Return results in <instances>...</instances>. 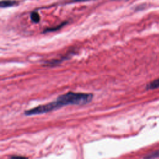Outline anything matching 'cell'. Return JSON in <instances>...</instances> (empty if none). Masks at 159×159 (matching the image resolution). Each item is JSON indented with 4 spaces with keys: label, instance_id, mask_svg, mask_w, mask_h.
Masks as SVG:
<instances>
[{
    "label": "cell",
    "instance_id": "6da1fadb",
    "mask_svg": "<svg viewBox=\"0 0 159 159\" xmlns=\"http://www.w3.org/2000/svg\"><path fill=\"white\" fill-rule=\"evenodd\" d=\"M93 98L91 93L68 92L59 96L55 101L58 109L66 105H83L89 103Z\"/></svg>",
    "mask_w": 159,
    "mask_h": 159
},
{
    "label": "cell",
    "instance_id": "7a4b0ae2",
    "mask_svg": "<svg viewBox=\"0 0 159 159\" xmlns=\"http://www.w3.org/2000/svg\"><path fill=\"white\" fill-rule=\"evenodd\" d=\"M17 4V2L14 0H2L0 2V6L1 7L5 8L13 6Z\"/></svg>",
    "mask_w": 159,
    "mask_h": 159
},
{
    "label": "cell",
    "instance_id": "3957f363",
    "mask_svg": "<svg viewBox=\"0 0 159 159\" xmlns=\"http://www.w3.org/2000/svg\"><path fill=\"white\" fill-rule=\"evenodd\" d=\"M159 88V78L151 81L146 86L147 89H154Z\"/></svg>",
    "mask_w": 159,
    "mask_h": 159
},
{
    "label": "cell",
    "instance_id": "277c9868",
    "mask_svg": "<svg viewBox=\"0 0 159 159\" xmlns=\"http://www.w3.org/2000/svg\"><path fill=\"white\" fill-rule=\"evenodd\" d=\"M159 158V150L152 152L145 155L143 159H156Z\"/></svg>",
    "mask_w": 159,
    "mask_h": 159
},
{
    "label": "cell",
    "instance_id": "5b68a950",
    "mask_svg": "<svg viewBox=\"0 0 159 159\" xmlns=\"http://www.w3.org/2000/svg\"><path fill=\"white\" fill-rule=\"evenodd\" d=\"M40 19V16L37 12L34 11L30 14V19L33 22H34V23L39 22Z\"/></svg>",
    "mask_w": 159,
    "mask_h": 159
},
{
    "label": "cell",
    "instance_id": "8992f818",
    "mask_svg": "<svg viewBox=\"0 0 159 159\" xmlns=\"http://www.w3.org/2000/svg\"><path fill=\"white\" fill-rule=\"evenodd\" d=\"M66 22H63L61 24H60L59 25L55 26V27H53L51 28H47L44 30V32H53V31H56L57 30H59L60 29H61Z\"/></svg>",
    "mask_w": 159,
    "mask_h": 159
},
{
    "label": "cell",
    "instance_id": "52a82bcc",
    "mask_svg": "<svg viewBox=\"0 0 159 159\" xmlns=\"http://www.w3.org/2000/svg\"><path fill=\"white\" fill-rule=\"evenodd\" d=\"M8 159H28V158L20 155H12L9 157Z\"/></svg>",
    "mask_w": 159,
    "mask_h": 159
},
{
    "label": "cell",
    "instance_id": "ba28073f",
    "mask_svg": "<svg viewBox=\"0 0 159 159\" xmlns=\"http://www.w3.org/2000/svg\"><path fill=\"white\" fill-rule=\"evenodd\" d=\"M89 0H71V2H81V1H87Z\"/></svg>",
    "mask_w": 159,
    "mask_h": 159
}]
</instances>
